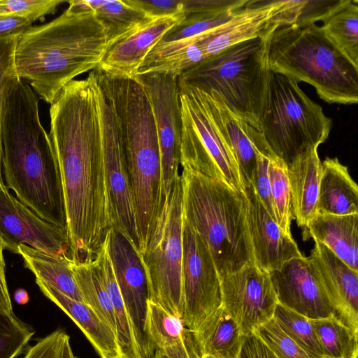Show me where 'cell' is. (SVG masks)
<instances>
[{"label":"cell","instance_id":"cell-3","mask_svg":"<svg viewBox=\"0 0 358 358\" xmlns=\"http://www.w3.org/2000/svg\"><path fill=\"white\" fill-rule=\"evenodd\" d=\"M108 43L106 31L93 13L66 9L20 34L14 53L16 74L51 104L76 77L99 67Z\"/></svg>","mask_w":358,"mask_h":358},{"label":"cell","instance_id":"cell-36","mask_svg":"<svg viewBox=\"0 0 358 358\" xmlns=\"http://www.w3.org/2000/svg\"><path fill=\"white\" fill-rule=\"evenodd\" d=\"M341 0H279V8L269 24L307 26L322 21Z\"/></svg>","mask_w":358,"mask_h":358},{"label":"cell","instance_id":"cell-52","mask_svg":"<svg viewBox=\"0 0 358 358\" xmlns=\"http://www.w3.org/2000/svg\"><path fill=\"white\" fill-rule=\"evenodd\" d=\"M14 299L19 304H25L29 301V294L25 289L20 288L15 291Z\"/></svg>","mask_w":358,"mask_h":358},{"label":"cell","instance_id":"cell-6","mask_svg":"<svg viewBox=\"0 0 358 358\" xmlns=\"http://www.w3.org/2000/svg\"><path fill=\"white\" fill-rule=\"evenodd\" d=\"M266 54L271 71L307 83L324 101L358 102V66L327 38L320 26L270 24Z\"/></svg>","mask_w":358,"mask_h":358},{"label":"cell","instance_id":"cell-27","mask_svg":"<svg viewBox=\"0 0 358 358\" xmlns=\"http://www.w3.org/2000/svg\"><path fill=\"white\" fill-rule=\"evenodd\" d=\"M148 332L155 348L169 358H199L192 332L182 320L149 301Z\"/></svg>","mask_w":358,"mask_h":358},{"label":"cell","instance_id":"cell-5","mask_svg":"<svg viewBox=\"0 0 358 358\" xmlns=\"http://www.w3.org/2000/svg\"><path fill=\"white\" fill-rule=\"evenodd\" d=\"M182 218L206 243L219 278L254 264L243 192L182 167Z\"/></svg>","mask_w":358,"mask_h":358},{"label":"cell","instance_id":"cell-12","mask_svg":"<svg viewBox=\"0 0 358 358\" xmlns=\"http://www.w3.org/2000/svg\"><path fill=\"white\" fill-rule=\"evenodd\" d=\"M104 245L111 260L138 351L152 358L155 348L148 332V282L138 251L120 231L111 228Z\"/></svg>","mask_w":358,"mask_h":358},{"label":"cell","instance_id":"cell-54","mask_svg":"<svg viewBox=\"0 0 358 358\" xmlns=\"http://www.w3.org/2000/svg\"><path fill=\"white\" fill-rule=\"evenodd\" d=\"M199 358H218V357H214V356H212L210 355H202L200 356Z\"/></svg>","mask_w":358,"mask_h":358},{"label":"cell","instance_id":"cell-2","mask_svg":"<svg viewBox=\"0 0 358 358\" xmlns=\"http://www.w3.org/2000/svg\"><path fill=\"white\" fill-rule=\"evenodd\" d=\"M1 136L6 187L41 219L66 229L63 188L54 148L41 124L35 92L17 76L4 90Z\"/></svg>","mask_w":358,"mask_h":358},{"label":"cell","instance_id":"cell-46","mask_svg":"<svg viewBox=\"0 0 358 358\" xmlns=\"http://www.w3.org/2000/svg\"><path fill=\"white\" fill-rule=\"evenodd\" d=\"M248 0H181L185 15L217 12L243 6Z\"/></svg>","mask_w":358,"mask_h":358},{"label":"cell","instance_id":"cell-44","mask_svg":"<svg viewBox=\"0 0 358 358\" xmlns=\"http://www.w3.org/2000/svg\"><path fill=\"white\" fill-rule=\"evenodd\" d=\"M255 148L257 151V164L251 184L265 208L275 220L268 176V159L270 156L274 154L271 150L262 152L257 149L256 146Z\"/></svg>","mask_w":358,"mask_h":358},{"label":"cell","instance_id":"cell-42","mask_svg":"<svg viewBox=\"0 0 358 358\" xmlns=\"http://www.w3.org/2000/svg\"><path fill=\"white\" fill-rule=\"evenodd\" d=\"M63 0H0V17L31 20L33 22L55 13Z\"/></svg>","mask_w":358,"mask_h":358},{"label":"cell","instance_id":"cell-32","mask_svg":"<svg viewBox=\"0 0 358 358\" xmlns=\"http://www.w3.org/2000/svg\"><path fill=\"white\" fill-rule=\"evenodd\" d=\"M322 22L327 38L358 66V1L341 0Z\"/></svg>","mask_w":358,"mask_h":358},{"label":"cell","instance_id":"cell-55","mask_svg":"<svg viewBox=\"0 0 358 358\" xmlns=\"http://www.w3.org/2000/svg\"><path fill=\"white\" fill-rule=\"evenodd\" d=\"M350 358H358V350L354 352Z\"/></svg>","mask_w":358,"mask_h":358},{"label":"cell","instance_id":"cell-40","mask_svg":"<svg viewBox=\"0 0 358 358\" xmlns=\"http://www.w3.org/2000/svg\"><path fill=\"white\" fill-rule=\"evenodd\" d=\"M34 331L14 313L0 310V358H15L21 355Z\"/></svg>","mask_w":358,"mask_h":358},{"label":"cell","instance_id":"cell-29","mask_svg":"<svg viewBox=\"0 0 358 358\" xmlns=\"http://www.w3.org/2000/svg\"><path fill=\"white\" fill-rule=\"evenodd\" d=\"M205 59L199 35L176 41H160L146 56L136 75L161 73L179 77Z\"/></svg>","mask_w":358,"mask_h":358},{"label":"cell","instance_id":"cell-19","mask_svg":"<svg viewBox=\"0 0 358 358\" xmlns=\"http://www.w3.org/2000/svg\"><path fill=\"white\" fill-rule=\"evenodd\" d=\"M307 258L334 310L335 317L358 333V271L317 241H315Z\"/></svg>","mask_w":358,"mask_h":358},{"label":"cell","instance_id":"cell-51","mask_svg":"<svg viewBox=\"0 0 358 358\" xmlns=\"http://www.w3.org/2000/svg\"><path fill=\"white\" fill-rule=\"evenodd\" d=\"M58 358H78L73 352L68 334L64 338Z\"/></svg>","mask_w":358,"mask_h":358},{"label":"cell","instance_id":"cell-37","mask_svg":"<svg viewBox=\"0 0 358 358\" xmlns=\"http://www.w3.org/2000/svg\"><path fill=\"white\" fill-rule=\"evenodd\" d=\"M268 176L275 220L283 233L292 236L291 224L294 217L287 166L275 155L268 159Z\"/></svg>","mask_w":358,"mask_h":358},{"label":"cell","instance_id":"cell-22","mask_svg":"<svg viewBox=\"0 0 358 358\" xmlns=\"http://www.w3.org/2000/svg\"><path fill=\"white\" fill-rule=\"evenodd\" d=\"M203 92L213 120L236 160L244 187L248 185L257 164L256 129L234 113L217 93Z\"/></svg>","mask_w":358,"mask_h":358},{"label":"cell","instance_id":"cell-30","mask_svg":"<svg viewBox=\"0 0 358 358\" xmlns=\"http://www.w3.org/2000/svg\"><path fill=\"white\" fill-rule=\"evenodd\" d=\"M24 266L36 279L57 289L73 300L83 302V299L70 268L71 259L52 255L29 245L18 246Z\"/></svg>","mask_w":358,"mask_h":358},{"label":"cell","instance_id":"cell-18","mask_svg":"<svg viewBox=\"0 0 358 358\" xmlns=\"http://www.w3.org/2000/svg\"><path fill=\"white\" fill-rule=\"evenodd\" d=\"M269 274L280 305L310 320L335 316L307 257L292 259Z\"/></svg>","mask_w":358,"mask_h":358},{"label":"cell","instance_id":"cell-53","mask_svg":"<svg viewBox=\"0 0 358 358\" xmlns=\"http://www.w3.org/2000/svg\"><path fill=\"white\" fill-rule=\"evenodd\" d=\"M152 358H169L167 356H166L164 354H163L161 351L159 350H156L155 352L153 355Z\"/></svg>","mask_w":358,"mask_h":358},{"label":"cell","instance_id":"cell-43","mask_svg":"<svg viewBox=\"0 0 358 358\" xmlns=\"http://www.w3.org/2000/svg\"><path fill=\"white\" fill-rule=\"evenodd\" d=\"M20 34L0 36V187L6 186L1 175L2 143L1 124L3 97L8 81L17 76L14 64V53Z\"/></svg>","mask_w":358,"mask_h":358},{"label":"cell","instance_id":"cell-31","mask_svg":"<svg viewBox=\"0 0 358 358\" xmlns=\"http://www.w3.org/2000/svg\"><path fill=\"white\" fill-rule=\"evenodd\" d=\"M92 266L105 287L113 306L116 337L122 358H143L138 351L130 320L118 287L110 258L104 245L92 262Z\"/></svg>","mask_w":358,"mask_h":358},{"label":"cell","instance_id":"cell-39","mask_svg":"<svg viewBox=\"0 0 358 358\" xmlns=\"http://www.w3.org/2000/svg\"><path fill=\"white\" fill-rule=\"evenodd\" d=\"M236 9L187 15L182 21L166 33L161 41H176L203 34L226 22Z\"/></svg>","mask_w":358,"mask_h":358},{"label":"cell","instance_id":"cell-7","mask_svg":"<svg viewBox=\"0 0 358 358\" xmlns=\"http://www.w3.org/2000/svg\"><path fill=\"white\" fill-rule=\"evenodd\" d=\"M269 27L259 37L205 59L178 80L215 92L234 113L260 131L271 71L266 54Z\"/></svg>","mask_w":358,"mask_h":358},{"label":"cell","instance_id":"cell-16","mask_svg":"<svg viewBox=\"0 0 358 358\" xmlns=\"http://www.w3.org/2000/svg\"><path fill=\"white\" fill-rule=\"evenodd\" d=\"M0 238L5 248L15 254L24 244L71 259L66 230L41 219L6 186L0 187Z\"/></svg>","mask_w":358,"mask_h":358},{"label":"cell","instance_id":"cell-9","mask_svg":"<svg viewBox=\"0 0 358 358\" xmlns=\"http://www.w3.org/2000/svg\"><path fill=\"white\" fill-rule=\"evenodd\" d=\"M182 206L180 175L164 198L144 251L139 254L150 301L182 320Z\"/></svg>","mask_w":358,"mask_h":358},{"label":"cell","instance_id":"cell-11","mask_svg":"<svg viewBox=\"0 0 358 358\" xmlns=\"http://www.w3.org/2000/svg\"><path fill=\"white\" fill-rule=\"evenodd\" d=\"M182 285L185 326L192 332L222 306L220 281L203 238L182 218Z\"/></svg>","mask_w":358,"mask_h":358},{"label":"cell","instance_id":"cell-17","mask_svg":"<svg viewBox=\"0 0 358 358\" xmlns=\"http://www.w3.org/2000/svg\"><path fill=\"white\" fill-rule=\"evenodd\" d=\"M185 17L183 13L148 17L108 41L98 68L117 75L135 77L146 56Z\"/></svg>","mask_w":358,"mask_h":358},{"label":"cell","instance_id":"cell-1","mask_svg":"<svg viewBox=\"0 0 358 358\" xmlns=\"http://www.w3.org/2000/svg\"><path fill=\"white\" fill-rule=\"evenodd\" d=\"M50 137L61 176L71 259L92 262L115 227L96 92L92 77L73 80L50 108Z\"/></svg>","mask_w":358,"mask_h":358},{"label":"cell","instance_id":"cell-23","mask_svg":"<svg viewBox=\"0 0 358 358\" xmlns=\"http://www.w3.org/2000/svg\"><path fill=\"white\" fill-rule=\"evenodd\" d=\"M318 146L305 150L287 165L294 220L303 229L317 214V201L322 172Z\"/></svg>","mask_w":358,"mask_h":358},{"label":"cell","instance_id":"cell-48","mask_svg":"<svg viewBox=\"0 0 358 358\" xmlns=\"http://www.w3.org/2000/svg\"><path fill=\"white\" fill-rule=\"evenodd\" d=\"M238 358H278L255 334L244 336Z\"/></svg>","mask_w":358,"mask_h":358},{"label":"cell","instance_id":"cell-56","mask_svg":"<svg viewBox=\"0 0 358 358\" xmlns=\"http://www.w3.org/2000/svg\"><path fill=\"white\" fill-rule=\"evenodd\" d=\"M120 358H121V357H120Z\"/></svg>","mask_w":358,"mask_h":358},{"label":"cell","instance_id":"cell-15","mask_svg":"<svg viewBox=\"0 0 358 358\" xmlns=\"http://www.w3.org/2000/svg\"><path fill=\"white\" fill-rule=\"evenodd\" d=\"M220 281L222 307L243 336L273 318L278 301L268 272L248 264Z\"/></svg>","mask_w":358,"mask_h":358},{"label":"cell","instance_id":"cell-35","mask_svg":"<svg viewBox=\"0 0 358 358\" xmlns=\"http://www.w3.org/2000/svg\"><path fill=\"white\" fill-rule=\"evenodd\" d=\"M324 358H350L358 350V333L335 316L311 320Z\"/></svg>","mask_w":358,"mask_h":358},{"label":"cell","instance_id":"cell-28","mask_svg":"<svg viewBox=\"0 0 358 358\" xmlns=\"http://www.w3.org/2000/svg\"><path fill=\"white\" fill-rule=\"evenodd\" d=\"M192 334L200 356L210 355L218 358H238L244 337L237 323L222 306Z\"/></svg>","mask_w":358,"mask_h":358},{"label":"cell","instance_id":"cell-20","mask_svg":"<svg viewBox=\"0 0 358 358\" xmlns=\"http://www.w3.org/2000/svg\"><path fill=\"white\" fill-rule=\"evenodd\" d=\"M243 191L254 264L270 273L292 259L303 257L292 236L283 233L268 213L252 184L245 186Z\"/></svg>","mask_w":358,"mask_h":358},{"label":"cell","instance_id":"cell-41","mask_svg":"<svg viewBox=\"0 0 358 358\" xmlns=\"http://www.w3.org/2000/svg\"><path fill=\"white\" fill-rule=\"evenodd\" d=\"M278 358H310L277 324L273 318L254 332Z\"/></svg>","mask_w":358,"mask_h":358},{"label":"cell","instance_id":"cell-50","mask_svg":"<svg viewBox=\"0 0 358 358\" xmlns=\"http://www.w3.org/2000/svg\"><path fill=\"white\" fill-rule=\"evenodd\" d=\"M4 249L3 243L0 238V310L8 313H13L6 280L5 260L3 254Z\"/></svg>","mask_w":358,"mask_h":358},{"label":"cell","instance_id":"cell-25","mask_svg":"<svg viewBox=\"0 0 358 358\" xmlns=\"http://www.w3.org/2000/svg\"><path fill=\"white\" fill-rule=\"evenodd\" d=\"M42 293L62 309L80 329L101 358H120L115 331L85 303L70 299L57 289L36 280ZM122 358V357H121Z\"/></svg>","mask_w":358,"mask_h":358},{"label":"cell","instance_id":"cell-45","mask_svg":"<svg viewBox=\"0 0 358 358\" xmlns=\"http://www.w3.org/2000/svg\"><path fill=\"white\" fill-rule=\"evenodd\" d=\"M66 335L62 329L54 331L30 346L23 358H58Z\"/></svg>","mask_w":358,"mask_h":358},{"label":"cell","instance_id":"cell-14","mask_svg":"<svg viewBox=\"0 0 358 358\" xmlns=\"http://www.w3.org/2000/svg\"><path fill=\"white\" fill-rule=\"evenodd\" d=\"M99 106L102 152L115 227L138 251L139 241L131 189L110 104L91 72Z\"/></svg>","mask_w":358,"mask_h":358},{"label":"cell","instance_id":"cell-49","mask_svg":"<svg viewBox=\"0 0 358 358\" xmlns=\"http://www.w3.org/2000/svg\"><path fill=\"white\" fill-rule=\"evenodd\" d=\"M33 22L24 18L0 17V36L22 34L31 27Z\"/></svg>","mask_w":358,"mask_h":358},{"label":"cell","instance_id":"cell-10","mask_svg":"<svg viewBox=\"0 0 358 358\" xmlns=\"http://www.w3.org/2000/svg\"><path fill=\"white\" fill-rule=\"evenodd\" d=\"M182 120L180 164L243 192L236 160L212 116L205 93L178 80Z\"/></svg>","mask_w":358,"mask_h":358},{"label":"cell","instance_id":"cell-38","mask_svg":"<svg viewBox=\"0 0 358 358\" xmlns=\"http://www.w3.org/2000/svg\"><path fill=\"white\" fill-rule=\"evenodd\" d=\"M273 318L310 358H324L311 320L278 303Z\"/></svg>","mask_w":358,"mask_h":358},{"label":"cell","instance_id":"cell-33","mask_svg":"<svg viewBox=\"0 0 358 358\" xmlns=\"http://www.w3.org/2000/svg\"><path fill=\"white\" fill-rule=\"evenodd\" d=\"M105 28L108 41L122 35L149 16L128 0H85Z\"/></svg>","mask_w":358,"mask_h":358},{"label":"cell","instance_id":"cell-34","mask_svg":"<svg viewBox=\"0 0 358 358\" xmlns=\"http://www.w3.org/2000/svg\"><path fill=\"white\" fill-rule=\"evenodd\" d=\"M83 302L94 310L115 333L116 322L110 299L97 276L92 262H70Z\"/></svg>","mask_w":358,"mask_h":358},{"label":"cell","instance_id":"cell-24","mask_svg":"<svg viewBox=\"0 0 358 358\" xmlns=\"http://www.w3.org/2000/svg\"><path fill=\"white\" fill-rule=\"evenodd\" d=\"M303 238H312L358 271V214H317L303 229Z\"/></svg>","mask_w":358,"mask_h":358},{"label":"cell","instance_id":"cell-21","mask_svg":"<svg viewBox=\"0 0 358 358\" xmlns=\"http://www.w3.org/2000/svg\"><path fill=\"white\" fill-rule=\"evenodd\" d=\"M279 8V0H248L224 24L199 35L206 59L239 43L262 36Z\"/></svg>","mask_w":358,"mask_h":358},{"label":"cell","instance_id":"cell-8","mask_svg":"<svg viewBox=\"0 0 358 358\" xmlns=\"http://www.w3.org/2000/svg\"><path fill=\"white\" fill-rule=\"evenodd\" d=\"M299 82L271 71L260 132L271 152L287 166L329 136L332 120L301 89Z\"/></svg>","mask_w":358,"mask_h":358},{"label":"cell","instance_id":"cell-26","mask_svg":"<svg viewBox=\"0 0 358 358\" xmlns=\"http://www.w3.org/2000/svg\"><path fill=\"white\" fill-rule=\"evenodd\" d=\"M317 214H358L357 185L337 157H327L322 162Z\"/></svg>","mask_w":358,"mask_h":358},{"label":"cell","instance_id":"cell-13","mask_svg":"<svg viewBox=\"0 0 358 358\" xmlns=\"http://www.w3.org/2000/svg\"><path fill=\"white\" fill-rule=\"evenodd\" d=\"M143 87L154 114L159 145L162 196H168L180 176L182 120L179 87L176 76L161 73L134 77Z\"/></svg>","mask_w":358,"mask_h":358},{"label":"cell","instance_id":"cell-4","mask_svg":"<svg viewBox=\"0 0 358 358\" xmlns=\"http://www.w3.org/2000/svg\"><path fill=\"white\" fill-rule=\"evenodd\" d=\"M98 84L113 110L131 189L141 254L164 200L154 114L143 87L135 78L103 73Z\"/></svg>","mask_w":358,"mask_h":358},{"label":"cell","instance_id":"cell-47","mask_svg":"<svg viewBox=\"0 0 358 358\" xmlns=\"http://www.w3.org/2000/svg\"><path fill=\"white\" fill-rule=\"evenodd\" d=\"M149 17H163L183 13L181 0H128Z\"/></svg>","mask_w":358,"mask_h":358}]
</instances>
